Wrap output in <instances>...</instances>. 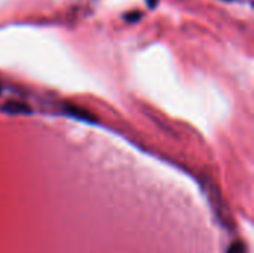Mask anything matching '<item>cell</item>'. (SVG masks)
Wrapping results in <instances>:
<instances>
[{"label":"cell","mask_w":254,"mask_h":253,"mask_svg":"<svg viewBox=\"0 0 254 253\" xmlns=\"http://www.w3.org/2000/svg\"><path fill=\"white\" fill-rule=\"evenodd\" d=\"M226 253H247V249H246L244 243L235 242L232 246H229V249H228V252Z\"/></svg>","instance_id":"2"},{"label":"cell","mask_w":254,"mask_h":253,"mask_svg":"<svg viewBox=\"0 0 254 253\" xmlns=\"http://www.w3.org/2000/svg\"><path fill=\"white\" fill-rule=\"evenodd\" d=\"M140 16H141V13H140V12H131V15H127L125 18H127V21H131V22H134V21L140 19Z\"/></svg>","instance_id":"3"},{"label":"cell","mask_w":254,"mask_h":253,"mask_svg":"<svg viewBox=\"0 0 254 253\" xmlns=\"http://www.w3.org/2000/svg\"><path fill=\"white\" fill-rule=\"evenodd\" d=\"M1 110L9 115H27L31 112L30 106L21 101H7L6 104H3Z\"/></svg>","instance_id":"1"},{"label":"cell","mask_w":254,"mask_h":253,"mask_svg":"<svg viewBox=\"0 0 254 253\" xmlns=\"http://www.w3.org/2000/svg\"><path fill=\"white\" fill-rule=\"evenodd\" d=\"M0 92H1V86H0Z\"/></svg>","instance_id":"4"}]
</instances>
